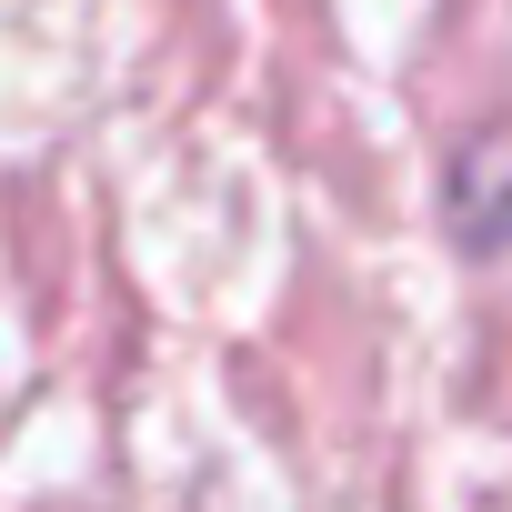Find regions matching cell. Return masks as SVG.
I'll list each match as a JSON object with an SVG mask.
<instances>
[{
  "label": "cell",
  "instance_id": "6da1fadb",
  "mask_svg": "<svg viewBox=\"0 0 512 512\" xmlns=\"http://www.w3.org/2000/svg\"><path fill=\"white\" fill-rule=\"evenodd\" d=\"M442 221L462 231V251H502L512 241V131H472L442 171Z\"/></svg>",
  "mask_w": 512,
  "mask_h": 512
}]
</instances>
